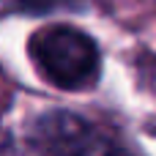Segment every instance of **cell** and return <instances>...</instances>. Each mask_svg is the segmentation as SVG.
Listing matches in <instances>:
<instances>
[{"label":"cell","instance_id":"1","mask_svg":"<svg viewBox=\"0 0 156 156\" xmlns=\"http://www.w3.org/2000/svg\"><path fill=\"white\" fill-rule=\"evenodd\" d=\"M27 55L44 82L82 93L101 77V52L93 36L74 25H47L27 41Z\"/></svg>","mask_w":156,"mask_h":156},{"label":"cell","instance_id":"2","mask_svg":"<svg viewBox=\"0 0 156 156\" xmlns=\"http://www.w3.org/2000/svg\"><path fill=\"white\" fill-rule=\"evenodd\" d=\"M49 140H55V156H129L118 143L74 118L58 121Z\"/></svg>","mask_w":156,"mask_h":156},{"label":"cell","instance_id":"3","mask_svg":"<svg viewBox=\"0 0 156 156\" xmlns=\"http://www.w3.org/2000/svg\"><path fill=\"white\" fill-rule=\"evenodd\" d=\"M60 0H0V19L14 14H41L52 11Z\"/></svg>","mask_w":156,"mask_h":156}]
</instances>
